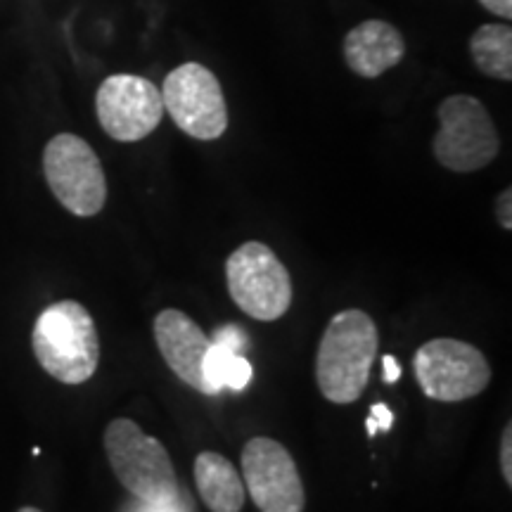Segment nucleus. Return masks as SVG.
Wrapping results in <instances>:
<instances>
[{
  "label": "nucleus",
  "instance_id": "24",
  "mask_svg": "<svg viewBox=\"0 0 512 512\" xmlns=\"http://www.w3.org/2000/svg\"><path fill=\"white\" fill-rule=\"evenodd\" d=\"M17 512H41L38 508H22V510H17Z\"/></svg>",
  "mask_w": 512,
  "mask_h": 512
},
{
  "label": "nucleus",
  "instance_id": "19",
  "mask_svg": "<svg viewBox=\"0 0 512 512\" xmlns=\"http://www.w3.org/2000/svg\"><path fill=\"white\" fill-rule=\"evenodd\" d=\"M370 418L377 422V430H382V432L392 430L394 415H392V411H389L387 406H384V403H375L373 411H370Z\"/></svg>",
  "mask_w": 512,
  "mask_h": 512
},
{
  "label": "nucleus",
  "instance_id": "21",
  "mask_svg": "<svg viewBox=\"0 0 512 512\" xmlns=\"http://www.w3.org/2000/svg\"><path fill=\"white\" fill-rule=\"evenodd\" d=\"M382 368H384V373H382L384 382H387V384H396V382H399L401 366H399V361H396L394 356H384V358H382Z\"/></svg>",
  "mask_w": 512,
  "mask_h": 512
},
{
  "label": "nucleus",
  "instance_id": "3",
  "mask_svg": "<svg viewBox=\"0 0 512 512\" xmlns=\"http://www.w3.org/2000/svg\"><path fill=\"white\" fill-rule=\"evenodd\" d=\"M105 453L121 486L140 503H169L183 494L162 441L145 434L138 422L112 420L105 430Z\"/></svg>",
  "mask_w": 512,
  "mask_h": 512
},
{
  "label": "nucleus",
  "instance_id": "6",
  "mask_svg": "<svg viewBox=\"0 0 512 512\" xmlns=\"http://www.w3.org/2000/svg\"><path fill=\"white\" fill-rule=\"evenodd\" d=\"M43 174L69 214L91 219L107 202V178L100 157L86 140L74 133H60L43 152Z\"/></svg>",
  "mask_w": 512,
  "mask_h": 512
},
{
  "label": "nucleus",
  "instance_id": "16",
  "mask_svg": "<svg viewBox=\"0 0 512 512\" xmlns=\"http://www.w3.org/2000/svg\"><path fill=\"white\" fill-rule=\"evenodd\" d=\"M214 344H219L230 354H242L249 349V337L247 332L240 328V325H226V328L214 332Z\"/></svg>",
  "mask_w": 512,
  "mask_h": 512
},
{
  "label": "nucleus",
  "instance_id": "20",
  "mask_svg": "<svg viewBox=\"0 0 512 512\" xmlns=\"http://www.w3.org/2000/svg\"><path fill=\"white\" fill-rule=\"evenodd\" d=\"M479 5L496 17H503V19L512 17V0H479Z\"/></svg>",
  "mask_w": 512,
  "mask_h": 512
},
{
  "label": "nucleus",
  "instance_id": "1",
  "mask_svg": "<svg viewBox=\"0 0 512 512\" xmlns=\"http://www.w3.org/2000/svg\"><path fill=\"white\" fill-rule=\"evenodd\" d=\"M380 335L361 309H344L330 318L318 344L316 382L330 403L347 406L363 396L370 380Z\"/></svg>",
  "mask_w": 512,
  "mask_h": 512
},
{
  "label": "nucleus",
  "instance_id": "4",
  "mask_svg": "<svg viewBox=\"0 0 512 512\" xmlns=\"http://www.w3.org/2000/svg\"><path fill=\"white\" fill-rule=\"evenodd\" d=\"M432 150L444 169L472 174L494 162L501 138L482 102L472 95H451L439 105V133Z\"/></svg>",
  "mask_w": 512,
  "mask_h": 512
},
{
  "label": "nucleus",
  "instance_id": "7",
  "mask_svg": "<svg viewBox=\"0 0 512 512\" xmlns=\"http://www.w3.org/2000/svg\"><path fill=\"white\" fill-rule=\"evenodd\" d=\"M413 370L420 389L441 403H460L489 387L491 368L482 351L460 339L439 337L415 351Z\"/></svg>",
  "mask_w": 512,
  "mask_h": 512
},
{
  "label": "nucleus",
  "instance_id": "14",
  "mask_svg": "<svg viewBox=\"0 0 512 512\" xmlns=\"http://www.w3.org/2000/svg\"><path fill=\"white\" fill-rule=\"evenodd\" d=\"M475 67L484 76L512 81V29L510 24H482L470 38Z\"/></svg>",
  "mask_w": 512,
  "mask_h": 512
},
{
  "label": "nucleus",
  "instance_id": "13",
  "mask_svg": "<svg viewBox=\"0 0 512 512\" xmlns=\"http://www.w3.org/2000/svg\"><path fill=\"white\" fill-rule=\"evenodd\" d=\"M195 484L211 512H240L245 505V482L221 453L204 451L195 458Z\"/></svg>",
  "mask_w": 512,
  "mask_h": 512
},
{
  "label": "nucleus",
  "instance_id": "17",
  "mask_svg": "<svg viewBox=\"0 0 512 512\" xmlns=\"http://www.w3.org/2000/svg\"><path fill=\"white\" fill-rule=\"evenodd\" d=\"M501 472L505 484L512 486V425H505L501 439Z\"/></svg>",
  "mask_w": 512,
  "mask_h": 512
},
{
  "label": "nucleus",
  "instance_id": "2",
  "mask_svg": "<svg viewBox=\"0 0 512 512\" xmlns=\"http://www.w3.org/2000/svg\"><path fill=\"white\" fill-rule=\"evenodd\" d=\"M38 366L62 384L91 380L100 363V337L88 309L74 299L43 309L31 335Z\"/></svg>",
  "mask_w": 512,
  "mask_h": 512
},
{
  "label": "nucleus",
  "instance_id": "18",
  "mask_svg": "<svg viewBox=\"0 0 512 512\" xmlns=\"http://www.w3.org/2000/svg\"><path fill=\"white\" fill-rule=\"evenodd\" d=\"M496 219L503 230H512V190L505 188L496 197Z\"/></svg>",
  "mask_w": 512,
  "mask_h": 512
},
{
  "label": "nucleus",
  "instance_id": "22",
  "mask_svg": "<svg viewBox=\"0 0 512 512\" xmlns=\"http://www.w3.org/2000/svg\"><path fill=\"white\" fill-rule=\"evenodd\" d=\"M138 512H183L181 496H178L176 501H169V503H145Z\"/></svg>",
  "mask_w": 512,
  "mask_h": 512
},
{
  "label": "nucleus",
  "instance_id": "8",
  "mask_svg": "<svg viewBox=\"0 0 512 512\" xmlns=\"http://www.w3.org/2000/svg\"><path fill=\"white\" fill-rule=\"evenodd\" d=\"M164 112L197 140H216L228 128V107L216 74L200 62H185L164 79Z\"/></svg>",
  "mask_w": 512,
  "mask_h": 512
},
{
  "label": "nucleus",
  "instance_id": "10",
  "mask_svg": "<svg viewBox=\"0 0 512 512\" xmlns=\"http://www.w3.org/2000/svg\"><path fill=\"white\" fill-rule=\"evenodd\" d=\"M242 482L261 512H304L306 491L290 451L268 437L242 448Z\"/></svg>",
  "mask_w": 512,
  "mask_h": 512
},
{
  "label": "nucleus",
  "instance_id": "5",
  "mask_svg": "<svg viewBox=\"0 0 512 512\" xmlns=\"http://www.w3.org/2000/svg\"><path fill=\"white\" fill-rule=\"evenodd\" d=\"M230 299L249 318L271 323L292 306V278L283 261L264 242H245L226 261Z\"/></svg>",
  "mask_w": 512,
  "mask_h": 512
},
{
  "label": "nucleus",
  "instance_id": "15",
  "mask_svg": "<svg viewBox=\"0 0 512 512\" xmlns=\"http://www.w3.org/2000/svg\"><path fill=\"white\" fill-rule=\"evenodd\" d=\"M202 375L209 387V394H219L223 387L240 392L252 380V366L242 354H230L219 344L211 342L202 363Z\"/></svg>",
  "mask_w": 512,
  "mask_h": 512
},
{
  "label": "nucleus",
  "instance_id": "9",
  "mask_svg": "<svg viewBox=\"0 0 512 512\" xmlns=\"http://www.w3.org/2000/svg\"><path fill=\"white\" fill-rule=\"evenodd\" d=\"M95 112L102 131L119 143H138L162 124V91L136 74H112L100 83Z\"/></svg>",
  "mask_w": 512,
  "mask_h": 512
},
{
  "label": "nucleus",
  "instance_id": "12",
  "mask_svg": "<svg viewBox=\"0 0 512 512\" xmlns=\"http://www.w3.org/2000/svg\"><path fill=\"white\" fill-rule=\"evenodd\" d=\"M406 57V41L394 24L366 19L344 38V62L361 79H377Z\"/></svg>",
  "mask_w": 512,
  "mask_h": 512
},
{
  "label": "nucleus",
  "instance_id": "23",
  "mask_svg": "<svg viewBox=\"0 0 512 512\" xmlns=\"http://www.w3.org/2000/svg\"><path fill=\"white\" fill-rule=\"evenodd\" d=\"M377 432H380V430H377V422L373 418H368V434H370V437H375Z\"/></svg>",
  "mask_w": 512,
  "mask_h": 512
},
{
  "label": "nucleus",
  "instance_id": "11",
  "mask_svg": "<svg viewBox=\"0 0 512 512\" xmlns=\"http://www.w3.org/2000/svg\"><path fill=\"white\" fill-rule=\"evenodd\" d=\"M155 339L166 366L197 392L209 394L202 375L204 356L211 347L209 337L190 316L178 309H166L155 318ZM211 396V394H209Z\"/></svg>",
  "mask_w": 512,
  "mask_h": 512
}]
</instances>
